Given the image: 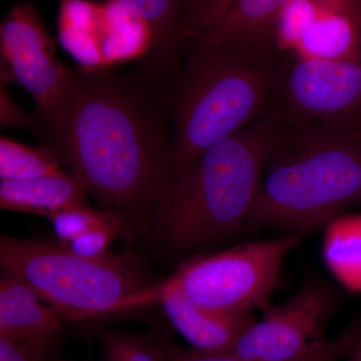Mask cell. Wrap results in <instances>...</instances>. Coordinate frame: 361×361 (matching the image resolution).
<instances>
[{"label": "cell", "instance_id": "obj_10", "mask_svg": "<svg viewBox=\"0 0 361 361\" xmlns=\"http://www.w3.org/2000/svg\"><path fill=\"white\" fill-rule=\"evenodd\" d=\"M278 49L327 59L361 58L356 0H292L278 20Z\"/></svg>", "mask_w": 361, "mask_h": 361}, {"label": "cell", "instance_id": "obj_3", "mask_svg": "<svg viewBox=\"0 0 361 361\" xmlns=\"http://www.w3.org/2000/svg\"><path fill=\"white\" fill-rule=\"evenodd\" d=\"M360 202L361 127L279 121L248 227L306 235Z\"/></svg>", "mask_w": 361, "mask_h": 361}, {"label": "cell", "instance_id": "obj_16", "mask_svg": "<svg viewBox=\"0 0 361 361\" xmlns=\"http://www.w3.org/2000/svg\"><path fill=\"white\" fill-rule=\"evenodd\" d=\"M160 346L165 361H260L239 357L231 353H203L180 348L160 334L153 336ZM361 338V315L334 339H327L305 355L291 361H337L348 355Z\"/></svg>", "mask_w": 361, "mask_h": 361}, {"label": "cell", "instance_id": "obj_1", "mask_svg": "<svg viewBox=\"0 0 361 361\" xmlns=\"http://www.w3.org/2000/svg\"><path fill=\"white\" fill-rule=\"evenodd\" d=\"M151 71L130 77L71 71L63 130L54 147L125 227L151 224L170 180L167 99Z\"/></svg>", "mask_w": 361, "mask_h": 361}, {"label": "cell", "instance_id": "obj_2", "mask_svg": "<svg viewBox=\"0 0 361 361\" xmlns=\"http://www.w3.org/2000/svg\"><path fill=\"white\" fill-rule=\"evenodd\" d=\"M184 63L166 92L171 123L169 188L218 142L264 115L274 89L276 45L182 42Z\"/></svg>", "mask_w": 361, "mask_h": 361}, {"label": "cell", "instance_id": "obj_5", "mask_svg": "<svg viewBox=\"0 0 361 361\" xmlns=\"http://www.w3.org/2000/svg\"><path fill=\"white\" fill-rule=\"evenodd\" d=\"M0 264L70 322L126 312L133 299L153 285L134 253L84 257L61 242L45 240L1 235Z\"/></svg>", "mask_w": 361, "mask_h": 361}, {"label": "cell", "instance_id": "obj_4", "mask_svg": "<svg viewBox=\"0 0 361 361\" xmlns=\"http://www.w3.org/2000/svg\"><path fill=\"white\" fill-rule=\"evenodd\" d=\"M278 126L268 111L207 149L156 207L151 224L157 241L190 252L248 227Z\"/></svg>", "mask_w": 361, "mask_h": 361}, {"label": "cell", "instance_id": "obj_15", "mask_svg": "<svg viewBox=\"0 0 361 361\" xmlns=\"http://www.w3.org/2000/svg\"><path fill=\"white\" fill-rule=\"evenodd\" d=\"M129 9L151 28L149 66L165 71L174 63L183 42L184 0H111ZM148 63V65H149Z\"/></svg>", "mask_w": 361, "mask_h": 361}, {"label": "cell", "instance_id": "obj_7", "mask_svg": "<svg viewBox=\"0 0 361 361\" xmlns=\"http://www.w3.org/2000/svg\"><path fill=\"white\" fill-rule=\"evenodd\" d=\"M1 84L20 85L37 104V116L49 139L58 142L71 82L39 11L32 2H16L0 25Z\"/></svg>", "mask_w": 361, "mask_h": 361}, {"label": "cell", "instance_id": "obj_14", "mask_svg": "<svg viewBox=\"0 0 361 361\" xmlns=\"http://www.w3.org/2000/svg\"><path fill=\"white\" fill-rule=\"evenodd\" d=\"M290 1L292 0H232L222 18L212 27L189 39L208 44L242 42L277 47L275 32L278 20Z\"/></svg>", "mask_w": 361, "mask_h": 361}, {"label": "cell", "instance_id": "obj_12", "mask_svg": "<svg viewBox=\"0 0 361 361\" xmlns=\"http://www.w3.org/2000/svg\"><path fill=\"white\" fill-rule=\"evenodd\" d=\"M63 319L21 278L2 271L0 337L9 341L65 336Z\"/></svg>", "mask_w": 361, "mask_h": 361}, {"label": "cell", "instance_id": "obj_22", "mask_svg": "<svg viewBox=\"0 0 361 361\" xmlns=\"http://www.w3.org/2000/svg\"><path fill=\"white\" fill-rule=\"evenodd\" d=\"M125 228L123 222L99 226L80 235L65 245L73 253L84 257H104L110 253L109 248L111 244L125 231Z\"/></svg>", "mask_w": 361, "mask_h": 361}, {"label": "cell", "instance_id": "obj_21", "mask_svg": "<svg viewBox=\"0 0 361 361\" xmlns=\"http://www.w3.org/2000/svg\"><path fill=\"white\" fill-rule=\"evenodd\" d=\"M232 0H184L183 39L196 37L222 18Z\"/></svg>", "mask_w": 361, "mask_h": 361}, {"label": "cell", "instance_id": "obj_24", "mask_svg": "<svg viewBox=\"0 0 361 361\" xmlns=\"http://www.w3.org/2000/svg\"><path fill=\"white\" fill-rule=\"evenodd\" d=\"M346 361H361V338L355 344L353 350L348 353V357Z\"/></svg>", "mask_w": 361, "mask_h": 361}, {"label": "cell", "instance_id": "obj_6", "mask_svg": "<svg viewBox=\"0 0 361 361\" xmlns=\"http://www.w3.org/2000/svg\"><path fill=\"white\" fill-rule=\"evenodd\" d=\"M305 235L287 233L180 263L164 282L195 303L219 312L266 310L280 283L282 264Z\"/></svg>", "mask_w": 361, "mask_h": 361}, {"label": "cell", "instance_id": "obj_18", "mask_svg": "<svg viewBox=\"0 0 361 361\" xmlns=\"http://www.w3.org/2000/svg\"><path fill=\"white\" fill-rule=\"evenodd\" d=\"M99 339L104 361H165L154 336L123 330H101Z\"/></svg>", "mask_w": 361, "mask_h": 361}, {"label": "cell", "instance_id": "obj_26", "mask_svg": "<svg viewBox=\"0 0 361 361\" xmlns=\"http://www.w3.org/2000/svg\"><path fill=\"white\" fill-rule=\"evenodd\" d=\"M356 2H357L358 6H360V7L361 8V0H356Z\"/></svg>", "mask_w": 361, "mask_h": 361}, {"label": "cell", "instance_id": "obj_23", "mask_svg": "<svg viewBox=\"0 0 361 361\" xmlns=\"http://www.w3.org/2000/svg\"><path fill=\"white\" fill-rule=\"evenodd\" d=\"M0 101H1V126L2 127H16L20 129L33 130L37 134L44 135L49 137V133L40 122L39 116L32 118V116L21 110L20 106L14 103L11 94L7 92L6 85L1 84L0 89Z\"/></svg>", "mask_w": 361, "mask_h": 361}, {"label": "cell", "instance_id": "obj_8", "mask_svg": "<svg viewBox=\"0 0 361 361\" xmlns=\"http://www.w3.org/2000/svg\"><path fill=\"white\" fill-rule=\"evenodd\" d=\"M285 54L278 65L270 114L282 123L361 127V58Z\"/></svg>", "mask_w": 361, "mask_h": 361}, {"label": "cell", "instance_id": "obj_9", "mask_svg": "<svg viewBox=\"0 0 361 361\" xmlns=\"http://www.w3.org/2000/svg\"><path fill=\"white\" fill-rule=\"evenodd\" d=\"M341 301L331 284L307 273L288 300L264 310L262 319L255 320L240 336L231 353L260 361L297 360L327 341L325 327Z\"/></svg>", "mask_w": 361, "mask_h": 361}, {"label": "cell", "instance_id": "obj_25", "mask_svg": "<svg viewBox=\"0 0 361 361\" xmlns=\"http://www.w3.org/2000/svg\"><path fill=\"white\" fill-rule=\"evenodd\" d=\"M56 361H75V360H66V358L59 357L58 360H56Z\"/></svg>", "mask_w": 361, "mask_h": 361}, {"label": "cell", "instance_id": "obj_20", "mask_svg": "<svg viewBox=\"0 0 361 361\" xmlns=\"http://www.w3.org/2000/svg\"><path fill=\"white\" fill-rule=\"evenodd\" d=\"M63 336L30 337L9 341L0 337V361H56Z\"/></svg>", "mask_w": 361, "mask_h": 361}, {"label": "cell", "instance_id": "obj_17", "mask_svg": "<svg viewBox=\"0 0 361 361\" xmlns=\"http://www.w3.org/2000/svg\"><path fill=\"white\" fill-rule=\"evenodd\" d=\"M63 160L52 148H32L2 135L0 137V179L32 180L65 172Z\"/></svg>", "mask_w": 361, "mask_h": 361}, {"label": "cell", "instance_id": "obj_11", "mask_svg": "<svg viewBox=\"0 0 361 361\" xmlns=\"http://www.w3.org/2000/svg\"><path fill=\"white\" fill-rule=\"evenodd\" d=\"M161 305L173 327L192 348L203 353H231L240 336L255 322L252 312H219L195 303L178 287L161 281L133 299L130 310Z\"/></svg>", "mask_w": 361, "mask_h": 361}, {"label": "cell", "instance_id": "obj_13", "mask_svg": "<svg viewBox=\"0 0 361 361\" xmlns=\"http://www.w3.org/2000/svg\"><path fill=\"white\" fill-rule=\"evenodd\" d=\"M84 180L77 174L63 172L39 179L0 180L2 210L44 216L87 206Z\"/></svg>", "mask_w": 361, "mask_h": 361}, {"label": "cell", "instance_id": "obj_19", "mask_svg": "<svg viewBox=\"0 0 361 361\" xmlns=\"http://www.w3.org/2000/svg\"><path fill=\"white\" fill-rule=\"evenodd\" d=\"M59 242L66 244L90 229L109 223L123 222L122 218L111 210H94L89 206L77 207L54 214L47 218ZM125 224V223H123Z\"/></svg>", "mask_w": 361, "mask_h": 361}]
</instances>
